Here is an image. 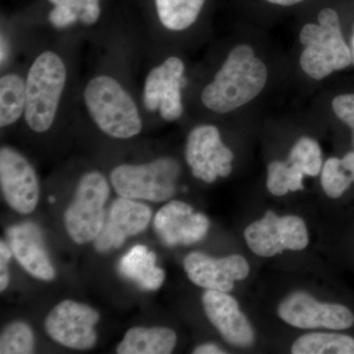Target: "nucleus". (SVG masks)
Here are the masks:
<instances>
[{
  "label": "nucleus",
  "instance_id": "f257e3e1",
  "mask_svg": "<svg viewBox=\"0 0 354 354\" xmlns=\"http://www.w3.org/2000/svg\"><path fill=\"white\" fill-rule=\"evenodd\" d=\"M266 65L253 48L239 44L230 51L213 82L203 90L201 99L207 109L227 113L252 101L267 82Z\"/></svg>",
  "mask_w": 354,
  "mask_h": 354
},
{
  "label": "nucleus",
  "instance_id": "f03ea898",
  "mask_svg": "<svg viewBox=\"0 0 354 354\" xmlns=\"http://www.w3.org/2000/svg\"><path fill=\"white\" fill-rule=\"evenodd\" d=\"M84 102L95 124L113 138H132L143 129L134 100L113 77H93L84 90Z\"/></svg>",
  "mask_w": 354,
  "mask_h": 354
},
{
  "label": "nucleus",
  "instance_id": "7ed1b4c3",
  "mask_svg": "<svg viewBox=\"0 0 354 354\" xmlns=\"http://www.w3.org/2000/svg\"><path fill=\"white\" fill-rule=\"evenodd\" d=\"M66 80L64 59L55 51H44L32 62L26 78L24 114L32 131L44 133L53 127Z\"/></svg>",
  "mask_w": 354,
  "mask_h": 354
},
{
  "label": "nucleus",
  "instance_id": "20e7f679",
  "mask_svg": "<svg viewBox=\"0 0 354 354\" xmlns=\"http://www.w3.org/2000/svg\"><path fill=\"white\" fill-rule=\"evenodd\" d=\"M300 41L304 46L300 65L315 80L353 62V53L342 37L339 15L334 9H323L319 13L318 24L305 25L300 32Z\"/></svg>",
  "mask_w": 354,
  "mask_h": 354
},
{
  "label": "nucleus",
  "instance_id": "39448f33",
  "mask_svg": "<svg viewBox=\"0 0 354 354\" xmlns=\"http://www.w3.org/2000/svg\"><path fill=\"white\" fill-rule=\"evenodd\" d=\"M180 165L174 158H160L142 165H121L111 174V184L121 197L162 202L176 191Z\"/></svg>",
  "mask_w": 354,
  "mask_h": 354
},
{
  "label": "nucleus",
  "instance_id": "423d86ee",
  "mask_svg": "<svg viewBox=\"0 0 354 354\" xmlns=\"http://www.w3.org/2000/svg\"><path fill=\"white\" fill-rule=\"evenodd\" d=\"M109 185L99 171L84 174L77 186L73 200L64 213V225L70 239L75 243L95 241L106 221V206Z\"/></svg>",
  "mask_w": 354,
  "mask_h": 354
},
{
  "label": "nucleus",
  "instance_id": "0eeeda50",
  "mask_svg": "<svg viewBox=\"0 0 354 354\" xmlns=\"http://www.w3.org/2000/svg\"><path fill=\"white\" fill-rule=\"evenodd\" d=\"M244 239L250 250L261 257H272L285 250H304L309 242L308 230L301 218L279 216L272 211L249 225Z\"/></svg>",
  "mask_w": 354,
  "mask_h": 354
},
{
  "label": "nucleus",
  "instance_id": "6e6552de",
  "mask_svg": "<svg viewBox=\"0 0 354 354\" xmlns=\"http://www.w3.org/2000/svg\"><path fill=\"white\" fill-rule=\"evenodd\" d=\"M99 321L97 310L73 300H64L46 316L44 329L53 341L62 346L87 351L97 344L95 326Z\"/></svg>",
  "mask_w": 354,
  "mask_h": 354
},
{
  "label": "nucleus",
  "instance_id": "1a4fd4ad",
  "mask_svg": "<svg viewBox=\"0 0 354 354\" xmlns=\"http://www.w3.org/2000/svg\"><path fill=\"white\" fill-rule=\"evenodd\" d=\"M279 316L288 325L299 329L342 330L354 325L353 310L346 305L323 304L304 291H295L279 305Z\"/></svg>",
  "mask_w": 354,
  "mask_h": 354
},
{
  "label": "nucleus",
  "instance_id": "9d476101",
  "mask_svg": "<svg viewBox=\"0 0 354 354\" xmlns=\"http://www.w3.org/2000/svg\"><path fill=\"white\" fill-rule=\"evenodd\" d=\"M234 153L223 145L220 131L213 125H200L191 130L185 147V158L193 176L206 183L232 171Z\"/></svg>",
  "mask_w": 354,
  "mask_h": 354
},
{
  "label": "nucleus",
  "instance_id": "9b49d317",
  "mask_svg": "<svg viewBox=\"0 0 354 354\" xmlns=\"http://www.w3.org/2000/svg\"><path fill=\"white\" fill-rule=\"evenodd\" d=\"M0 186L7 204L17 213L28 215L38 206L36 171L22 153L8 146L0 149Z\"/></svg>",
  "mask_w": 354,
  "mask_h": 354
},
{
  "label": "nucleus",
  "instance_id": "f8f14e48",
  "mask_svg": "<svg viewBox=\"0 0 354 354\" xmlns=\"http://www.w3.org/2000/svg\"><path fill=\"white\" fill-rule=\"evenodd\" d=\"M184 64L180 58H167L153 67L144 85V104L148 111H160L165 121H174L183 113L181 88L184 86Z\"/></svg>",
  "mask_w": 354,
  "mask_h": 354
},
{
  "label": "nucleus",
  "instance_id": "ddd939ff",
  "mask_svg": "<svg viewBox=\"0 0 354 354\" xmlns=\"http://www.w3.org/2000/svg\"><path fill=\"white\" fill-rule=\"evenodd\" d=\"M188 278L200 288L230 292L236 281H242L250 272L248 262L239 254L227 257H209L202 252L188 254L183 261Z\"/></svg>",
  "mask_w": 354,
  "mask_h": 354
},
{
  "label": "nucleus",
  "instance_id": "4468645a",
  "mask_svg": "<svg viewBox=\"0 0 354 354\" xmlns=\"http://www.w3.org/2000/svg\"><path fill=\"white\" fill-rule=\"evenodd\" d=\"M153 227L165 245H191L206 236L209 221L204 214L194 213L190 205L171 201L158 212Z\"/></svg>",
  "mask_w": 354,
  "mask_h": 354
},
{
  "label": "nucleus",
  "instance_id": "2eb2a0df",
  "mask_svg": "<svg viewBox=\"0 0 354 354\" xmlns=\"http://www.w3.org/2000/svg\"><path fill=\"white\" fill-rule=\"evenodd\" d=\"M152 218V211L142 203L121 197L111 205L109 216L97 239L95 248L106 253L118 249L130 236L143 232Z\"/></svg>",
  "mask_w": 354,
  "mask_h": 354
},
{
  "label": "nucleus",
  "instance_id": "dca6fc26",
  "mask_svg": "<svg viewBox=\"0 0 354 354\" xmlns=\"http://www.w3.org/2000/svg\"><path fill=\"white\" fill-rule=\"evenodd\" d=\"M202 302L209 322L225 342L239 348L252 346L255 342L252 325L234 297L227 292L208 290L203 295Z\"/></svg>",
  "mask_w": 354,
  "mask_h": 354
},
{
  "label": "nucleus",
  "instance_id": "f3484780",
  "mask_svg": "<svg viewBox=\"0 0 354 354\" xmlns=\"http://www.w3.org/2000/svg\"><path fill=\"white\" fill-rule=\"evenodd\" d=\"M7 239L14 257L26 272L41 281L55 279V270L38 225L32 223L14 225L7 230Z\"/></svg>",
  "mask_w": 354,
  "mask_h": 354
},
{
  "label": "nucleus",
  "instance_id": "a211bd4d",
  "mask_svg": "<svg viewBox=\"0 0 354 354\" xmlns=\"http://www.w3.org/2000/svg\"><path fill=\"white\" fill-rule=\"evenodd\" d=\"M156 254L148 247L136 245L120 261L118 269L124 278L146 290H158L164 283L165 272L156 265Z\"/></svg>",
  "mask_w": 354,
  "mask_h": 354
},
{
  "label": "nucleus",
  "instance_id": "6ab92c4d",
  "mask_svg": "<svg viewBox=\"0 0 354 354\" xmlns=\"http://www.w3.org/2000/svg\"><path fill=\"white\" fill-rule=\"evenodd\" d=\"M283 162L290 191L304 190V176H317L322 167L320 146L315 140L302 137L291 149L288 160Z\"/></svg>",
  "mask_w": 354,
  "mask_h": 354
},
{
  "label": "nucleus",
  "instance_id": "aec40b11",
  "mask_svg": "<svg viewBox=\"0 0 354 354\" xmlns=\"http://www.w3.org/2000/svg\"><path fill=\"white\" fill-rule=\"evenodd\" d=\"M177 335L165 327H135L128 330L116 348L118 354H169L174 351Z\"/></svg>",
  "mask_w": 354,
  "mask_h": 354
},
{
  "label": "nucleus",
  "instance_id": "412c9836",
  "mask_svg": "<svg viewBox=\"0 0 354 354\" xmlns=\"http://www.w3.org/2000/svg\"><path fill=\"white\" fill-rule=\"evenodd\" d=\"M26 109V80L15 73L0 79V127H10L20 120Z\"/></svg>",
  "mask_w": 354,
  "mask_h": 354
},
{
  "label": "nucleus",
  "instance_id": "4be33fe9",
  "mask_svg": "<svg viewBox=\"0 0 354 354\" xmlns=\"http://www.w3.org/2000/svg\"><path fill=\"white\" fill-rule=\"evenodd\" d=\"M293 354H354V337L339 333H311L298 337Z\"/></svg>",
  "mask_w": 354,
  "mask_h": 354
},
{
  "label": "nucleus",
  "instance_id": "5701e85b",
  "mask_svg": "<svg viewBox=\"0 0 354 354\" xmlns=\"http://www.w3.org/2000/svg\"><path fill=\"white\" fill-rule=\"evenodd\" d=\"M206 0H155L158 19L167 29L179 32L188 29L201 12Z\"/></svg>",
  "mask_w": 354,
  "mask_h": 354
},
{
  "label": "nucleus",
  "instance_id": "b1692460",
  "mask_svg": "<svg viewBox=\"0 0 354 354\" xmlns=\"http://www.w3.org/2000/svg\"><path fill=\"white\" fill-rule=\"evenodd\" d=\"M354 183V152L342 158H330L324 165L321 183L326 194L339 199Z\"/></svg>",
  "mask_w": 354,
  "mask_h": 354
},
{
  "label": "nucleus",
  "instance_id": "393cba45",
  "mask_svg": "<svg viewBox=\"0 0 354 354\" xmlns=\"http://www.w3.org/2000/svg\"><path fill=\"white\" fill-rule=\"evenodd\" d=\"M35 351V337L32 328L22 321L7 325L0 335V353L30 354Z\"/></svg>",
  "mask_w": 354,
  "mask_h": 354
},
{
  "label": "nucleus",
  "instance_id": "a878e982",
  "mask_svg": "<svg viewBox=\"0 0 354 354\" xmlns=\"http://www.w3.org/2000/svg\"><path fill=\"white\" fill-rule=\"evenodd\" d=\"M55 6H64L78 16L85 25H94L101 15L100 0H48Z\"/></svg>",
  "mask_w": 354,
  "mask_h": 354
},
{
  "label": "nucleus",
  "instance_id": "bb28decb",
  "mask_svg": "<svg viewBox=\"0 0 354 354\" xmlns=\"http://www.w3.org/2000/svg\"><path fill=\"white\" fill-rule=\"evenodd\" d=\"M268 190L274 196H283L288 194V177H286L285 162H272L268 167Z\"/></svg>",
  "mask_w": 354,
  "mask_h": 354
},
{
  "label": "nucleus",
  "instance_id": "cd10ccee",
  "mask_svg": "<svg viewBox=\"0 0 354 354\" xmlns=\"http://www.w3.org/2000/svg\"><path fill=\"white\" fill-rule=\"evenodd\" d=\"M332 106L335 115L351 128L354 148V94L337 95Z\"/></svg>",
  "mask_w": 354,
  "mask_h": 354
},
{
  "label": "nucleus",
  "instance_id": "c85d7f7f",
  "mask_svg": "<svg viewBox=\"0 0 354 354\" xmlns=\"http://www.w3.org/2000/svg\"><path fill=\"white\" fill-rule=\"evenodd\" d=\"M48 20L55 28L64 29V28L73 25L74 23L79 21V18L75 13L72 12L66 7L55 6L48 15Z\"/></svg>",
  "mask_w": 354,
  "mask_h": 354
},
{
  "label": "nucleus",
  "instance_id": "c756f323",
  "mask_svg": "<svg viewBox=\"0 0 354 354\" xmlns=\"http://www.w3.org/2000/svg\"><path fill=\"white\" fill-rule=\"evenodd\" d=\"M13 253L10 247L3 241H0V290L4 291L8 286L10 274H9V261Z\"/></svg>",
  "mask_w": 354,
  "mask_h": 354
},
{
  "label": "nucleus",
  "instance_id": "7c9ffc66",
  "mask_svg": "<svg viewBox=\"0 0 354 354\" xmlns=\"http://www.w3.org/2000/svg\"><path fill=\"white\" fill-rule=\"evenodd\" d=\"M193 353L195 354H223L225 353L215 344H205L201 346H197L196 348L193 351Z\"/></svg>",
  "mask_w": 354,
  "mask_h": 354
},
{
  "label": "nucleus",
  "instance_id": "2f4dec72",
  "mask_svg": "<svg viewBox=\"0 0 354 354\" xmlns=\"http://www.w3.org/2000/svg\"><path fill=\"white\" fill-rule=\"evenodd\" d=\"M270 3L276 4V6H291L295 4L300 3L304 0H267Z\"/></svg>",
  "mask_w": 354,
  "mask_h": 354
},
{
  "label": "nucleus",
  "instance_id": "473e14b6",
  "mask_svg": "<svg viewBox=\"0 0 354 354\" xmlns=\"http://www.w3.org/2000/svg\"><path fill=\"white\" fill-rule=\"evenodd\" d=\"M351 46H353V50H351V53H353V62L354 64V28L353 34V41H351Z\"/></svg>",
  "mask_w": 354,
  "mask_h": 354
}]
</instances>
